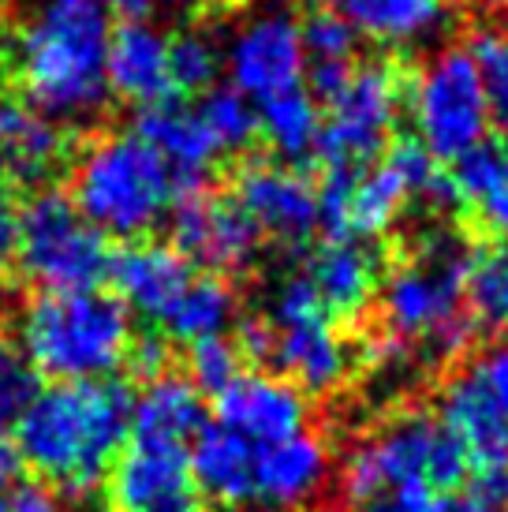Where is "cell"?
<instances>
[{"label":"cell","instance_id":"cell-1","mask_svg":"<svg viewBox=\"0 0 508 512\" xmlns=\"http://www.w3.org/2000/svg\"><path fill=\"white\" fill-rule=\"evenodd\" d=\"M131 389L124 382L49 385L15 419L19 460L49 486L86 494L109 475L131 430Z\"/></svg>","mask_w":508,"mask_h":512},{"label":"cell","instance_id":"cell-2","mask_svg":"<svg viewBox=\"0 0 508 512\" xmlns=\"http://www.w3.org/2000/svg\"><path fill=\"white\" fill-rule=\"evenodd\" d=\"M109 12L101 0H49L15 38V68L30 109L79 120L109 101Z\"/></svg>","mask_w":508,"mask_h":512},{"label":"cell","instance_id":"cell-3","mask_svg":"<svg viewBox=\"0 0 508 512\" xmlns=\"http://www.w3.org/2000/svg\"><path fill=\"white\" fill-rule=\"evenodd\" d=\"M131 311L105 292H42L19 318V348L38 378L105 382L127 363Z\"/></svg>","mask_w":508,"mask_h":512},{"label":"cell","instance_id":"cell-4","mask_svg":"<svg viewBox=\"0 0 508 512\" xmlns=\"http://www.w3.org/2000/svg\"><path fill=\"white\" fill-rule=\"evenodd\" d=\"M75 210L101 236L135 243L169 217L176 202V180L169 165L139 135H109L86 146L71 180Z\"/></svg>","mask_w":508,"mask_h":512},{"label":"cell","instance_id":"cell-5","mask_svg":"<svg viewBox=\"0 0 508 512\" xmlns=\"http://www.w3.org/2000/svg\"><path fill=\"white\" fill-rule=\"evenodd\" d=\"M426 483L449 494L467 483V456L434 415L404 412L363 441L344 468V498L355 509L389 486Z\"/></svg>","mask_w":508,"mask_h":512},{"label":"cell","instance_id":"cell-6","mask_svg":"<svg viewBox=\"0 0 508 512\" xmlns=\"http://www.w3.org/2000/svg\"><path fill=\"white\" fill-rule=\"evenodd\" d=\"M109 255V240L75 210L71 195L42 187L23 202L15 266L42 292H94L109 273Z\"/></svg>","mask_w":508,"mask_h":512},{"label":"cell","instance_id":"cell-7","mask_svg":"<svg viewBox=\"0 0 508 512\" xmlns=\"http://www.w3.org/2000/svg\"><path fill=\"white\" fill-rule=\"evenodd\" d=\"M471 255L475 247H467L449 232L430 236L419 258L400 266L381 288L385 329L400 341H423L430 348L445 329L464 322V285Z\"/></svg>","mask_w":508,"mask_h":512},{"label":"cell","instance_id":"cell-8","mask_svg":"<svg viewBox=\"0 0 508 512\" xmlns=\"http://www.w3.org/2000/svg\"><path fill=\"white\" fill-rule=\"evenodd\" d=\"M404 101L411 105L415 139L438 161H460L479 143H486L490 105L482 75L467 49H441L411 79Z\"/></svg>","mask_w":508,"mask_h":512},{"label":"cell","instance_id":"cell-9","mask_svg":"<svg viewBox=\"0 0 508 512\" xmlns=\"http://www.w3.org/2000/svg\"><path fill=\"white\" fill-rule=\"evenodd\" d=\"M404 94H408V83L389 60L355 68L344 94L325 105L314 161H322L325 169L329 165H352V169L374 165V157L389 146Z\"/></svg>","mask_w":508,"mask_h":512},{"label":"cell","instance_id":"cell-10","mask_svg":"<svg viewBox=\"0 0 508 512\" xmlns=\"http://www.w3.org/2000/svg\"><path fill=\"white\" fill-rule=\"evenodd\" d=\"M187 449L191 445L127 438L109 468V512H202Z\"/></svg>","mask_w":508,"mask_h":512},{"label":"cell","instance_id":"cell-11","mask_svg":"<svg viewBox=\"0 0 508 512\" xmlns=\"http://www.w3.org/2000/svg\"><path fill=\"white\" fill-rule=\"evenodd\" d=\"M225 68L232 90L254 105L277 98L284 90L303 86L307 75V49H303V27L288 12H262L232 38L225 53Z\"/></svg>","mask_w":508,"mask_h":512},{"label":"cell","instance_id":"cell-12","mask_svg":"<svg viewBox=\"0 0 508 512\" xmlns=\"http://www.w3.org/2000/svg\"><path fill=\"white\" fill-rule=\"evenodd\" d=\"M169 232L172 247L187 262H202L217 273L247 270L262 251V232L236 206V199H217L210 191H195L172 202Z\"/></svg>","mask_w":508,"mask_h":512},{"label":"cell","instance_id":"cell-13","mask_svg":"<svg viewBox=\"0 0 508 512\" xmlns=\"http://www.w3.org/2000/svg\"><path fill=\"white\" fill-rule=\"evenodd\" d=\"M236 206L254 228L284 247H303L318 228V195L303 172L254 161L236 172Z\"/></svg>","mask_w":508,"mask_h":512},{"label":"cell","instance_id":"cell-14","mask_svg":"<svg viewBox=\"0 0 508 512\" xmlns=\"http://www.w3.org/2000/svg\"><path fill=\"white\" fill-rule=\"evenodd\" d=\"M217 419L221 427L236 430L251 445L266 449L307 430V397L281 374L243 370L225 393H217Z\"/></svg>","mask_w":508,"mask_h":512},{"label":"cell","instance_id":"cell-15","mask_svg":"<svg viewBox=\"0 0 508 512\" xmlns=\"http://www.w3.org/2000/svg\"><path fill=\"white\" fill-rule=\"evenodd\" d=\"M438 423L464 449L467 479L486 471H508V412L482 389L471 370L456 374L441 389Z\"/></svg>","mask_w":508,"mask_h":512},{"label":"cell","instance_id":"cell-16","mask_svg":"<svg viewBox=\"0 0 508 512\" xmlns=\"http://www.w3.org/2000/svg\"><path fill=\"white\" fill-rule=\"evenodd\" d=\"M135 135L169 165L172 180H176V199L206 191V176H210L221 146L213 143L198 109L180 105L176 98L150 105L135 120Z\"/></svg>","mask_w":508,"mask_h":512},{"label":"cell","instance_id":"cell-17","mask_svg":"<svg viewBox=\"0 0 508 512\" xmlns=\"http://www.w3.org/2000/svg\"><path fill=\"white\" fill-rule=\"evenodd\" d=\"M191 277H195L191 262L172 243L154 240L124 243L120 251L109 255V273H105V281L113 285V296L127 311H139L157 322L176 303V296L191 285Z\"/></svg>","mask_w":508,"mask_h":512},{"label":"cell","instance_id":"cell-18","mask_svg":"<svg viewBox=\"0 0 508 512\" xmlns=\"http://www.w3.org/2000/svg\"><path fill=\"white\" fill-rule=\"evenodd\" d=\"M109 94L135 101L142 109L172 101L169 79V38L150 23H120L109 34V57H105Z\"/></svg>","mask_w":508,"mask_h":512},{"label":"cell","instance_id":"cell-19","mask_svg":"<svg viewBox=\"0 0 508 512\" xmlns=\"http://www.w3.org/2000/svg\"><path fill=\"white\" fill-rule=\"evenodd\" d=\"M191 475L202 498L217 501L221 509H247L254 505V468H258V445L240 438L236 430L221 423H206L198 430L191 449Z\"/></svg>","mask_w":508,"mask_h":512},{"label":"cell","instance_id":"cell-20","mask_svg":"<svg viewBox=\"0 0 508 512\" xmlns=\"http://www.w3.org/2000/svg\"><path fill=\"white\" fill-rule=\"evenodd\" d=\"M269 363L281 370L284 382H292L299 393H329L348 378L352 348L333 329V322L322 318L311 326L273 329Z\"/></svg>","mask_w":508,"mask_h":512},{"label":"cell","instance_id":"cell-21","mask_svg":"<svg viewBox=\"0 0 508 512\" xmlns=\"http://www.w3.org/2000/svg\"><path fill=\"white\" fill-rule=\"evenodd\" d=\"M68 161V135L45 113L0 101V172L15 184H42Z\"/></svg>","mask_w":508,"mask_h":512},{"label":"cell","instance_id":"cell-22","mask_svg":"<svg viewBox=\"0 0 508 512\" xmlns=\"http://www.w3.org/2000/svg\"><path fill=\"white\" fill-rule=\"evenodd\" d=\"M329 453L318 434H292L284 441H273L258 449V468H254V501L269 509H296L325 483Z\"/></svg>","mask_w":508,"mask_h":512},{"label":"cell","instance_id":"cell-23","mask_svg":"<svg viewBox=\"0 0 508 512\" xmlns=\"http://www.w3.org/2000/svg\"><path fill=\"white\" fill-rule=\"evenodd\" d=\"M307 281L322 299L325 314L355 318L374 299L378 255L359 240H325L307 258Z\"/></svg>","mask_w":508,"mask_h":512},{"label":"cell","instance_id":"cell-24","mask_svg":"<svg viewBox=\"0 0 508 512\" xmlns=\"http://www.w3.org/2000/svg\"><path fill=\"white\" fill-rule=\"evenodd\" d=\"M452 202L475 217L482 232L508 240V146L479 143L471 154L452 161L449 172Z\"/></svg>","mask_w":508,"mask_h":512},{"label":"cell","instance_id":"cell-25","mask_svg":"<svg viewBox=\"0 0 508 512\" xmlns=\"http://www.w3.org/2000/svg\"><path fill=\"white\" fill-rule=\"evenodd\" d=\"M202 427H206V400H202V393L187 378L165 374V378L146 385V393L131 404L127 438L191 445Z\"/></svg>","mask_w":508,"mask_h":512},{"label":"cell","instance_id":"cell-26","mask_svg":"<svg viewBox=\"0 0 508 512\" xmlns=\"http://www.w3.org/2000/svg\"><path fill=\"white\" fill-rule=\"evenodd\" d=\"M355 34L381 45H419L449 27V0H344Z\"/></svg>","mask_w":508,"mask_h":512},{"label":"cell","instance_id":"cell-27","mask_svg":"<svg viewBox=\"0 0 508 512\" xmlns=\"http://www.w3.org/2000/svg\"><path fill=\"white\" fill-rule=\"evenodd\" d=\"M258 131L269 143V150L281 157L288 169L299 172L318 154V135H322L318 101L303 86L258 101Z\"/></svg>","mask_w":508,"mask_h":512},{"label":"cell","instance_id":"cell-28","mask_svg":"<svg viewBox=\"0 0 508 512\" xmlns=\"http://www.w3.org/2000/svg\"><path fill=\"white\" fill-rule=\"evenodd\" d=\"M408 187L400 180V172L381 157L367 169H359L348 199V217H344V236L348 240H378L396 225V217L408 206Z\"/></svg>","mask_w":508,"mask_h":512},{"label":"cell","instance_id":"cell-29","mask_svg":"<svg viewBox=\"0 0 508 512\" xmlns=\"http://www.w3.org/2000/svg\"><path fill=\"white\" fill-rule=\"evenodd\" d=\"M232 318H236V296H232L228 281H221L217 273H206V277H191V285L161 314V326L169 329V337L176 341L198 344L221 337L232 326Z\"/></svg>","mask_w":508,"mask_h":512},{"label":"cell","instance_id":"cell-30","mask_svg":"<svg viewBox=\"0 0 508 512\" xmlns=\"http://www.w3.org/2000/svg\"><path fill=\"white\" fill-rule=\"evenodd\" d=\"M464 303L475 329H486V333H497L508 341V243L475 247Z\"/></svg>","mask_w":508,"mask_h":512},{"label":"cell","instance_id":"cell-31","mask_svg":"<svg viewBox=\"0 0 508 512\" xmlns=\"http://www.w3.org/2000/svg\"><path fill=\"white\" fill-rule=\"evenodd\" d=\"M225 68V53L210 34H176L169 38V79L172 94H210Z\"/></svg>","mask_w":508,"mask_h":512},{"label":"cell","instance_id":"cell-32","mask_svg":"<svg viewBox=\"0 0 508 512\" xmlns=\"http://www.w3.org/2000/svg\"><path fill=\"white\" fill-rule=\"evenodd\" d=\"M198 116L221 150H243L258 135V105L232 86H213L210 94H202Z\"/></svg>","mask_w":508,"mask_h":512},{"label":"cell","instance_id":"cell-33","mask_svg":"<svg viewBox=\"0 0 508 512\" xmlns=\"http://www.w3.org/2000/svg\"><path fill=\"white\" fill-rule=\"evenodd\" d=\"M467 53L475 60L482 75V90H486V105H490V124L501 128L508 139V30L505 27H486L479 30Z\"/></svg>","mask_w":508,"mask_h":512},{"label":"cell","instance_id":"cell-34","mask_svg":"<svg viewBox=\"0 0 508 512\" xmlns=\"http://www.w3.org/2000/svg\"><path fill=\"white\" fill-rule=\"evenodd\" d=\"M385 161L400 172L408 195L426 199V202H452L449 172H441V161L430 154L419 139H400V143H393V150L385 154Z\"/></svg>","mask_w":508,"mask_h":512},{"label":"cell","instance_id":"cell-35","mask_svg":"<svg viewBox=\"0 0 508 512\" xmlns=\"http://www.w3.org/2000/svg\"><path fill=\"white\" fill-rule=\"evenodd\" d=\"M187 367H191V378H187V382L195 385L202 397H217V393H225L228 385L243 374V356L236 352L232 341L210 337V341L191 344Z\"/></svg>","mask_w":508,"mask_h":512},{"label":"cell","instance_id":"cell-36","mask_svg":"<svg viewBox=\"0 0 508 512\" xmlns=\"http://www.w3.org/2000/svg\"><path fill=\"white\" fill-rule=\"evenodd\" d=\"M42 393V378L23 356V348L0 333V423L19 419L27 404Z\"/></svg>","mask_w":508,"mask_h":512},{"label":"cell","instance_id":"cell-37","mask_svg":"<svg viewBox=\"0 0 508 512\" xmlns=\"http://www.w3.org/2000/svg\"><path fill=\"white\" fill-rule=\"evenodd\" d=\"M303 27V49H307V60H352L355 49V27L348 23L344 12H333V8H318V12L299 23Z\"/></svg>","mask_w":508,"mask_h":512},{"label":"cell","instance_id":"cell-38","mask_svg":"<svg viewBox=\"0 0 508 512\" xmlns=\"http://www.w3.org/2000/svg\"><path fill=\"white\" fill-rule=\"evenodd\" d=\"M269 326L273 329H292V326H311L329 318L322 307V299L314 292V285L307 281V273H292L284 277L277 292H273V307H269Z\"/></svg>","mask_w":508,"mask_h":512},{"label":"cell","instance_id":"cell-39","mask_svg":"<svg viewBox=\"0 0 508 512\" xmlns=\"http://www.w3.org/2000/svg\"><path fill=\"white\" fill-rule=\"evenodd\" d=\"M438 490H430L426 483H408V486H389L381 490L378 498H370L367 505H359L355 512H441Z\"/></svg>","mask_w":508,"mask_h":512},{"label":"cell","instance_id":"cell-40","mask_svg":"<svg viewBox=\"0 0 508 512\" xmlns=\"http://www.w3.org/2000/svg\"><path fill=\"white\" fill-rule=\"evenodd\" d=\"M355 75V64L352 60H307V94H311L314 101H322V105H329V101H337L340 94H344V86L352 83Z\"/></svg>","mask_w":508,"mask_h":512},{"label":"cell","instance_id":"cell-41","mask_svg":"<svg viewBox=\"0 0 508 512\" xmlns=\"http://www.w3.org/2000/svg\"><path fill=\"white\" fill-rule=\"evenodd\" d=\"M127 367L135 370L146 385L165 378V370H169V344H165V337H157V333L135 337L131 348H127Z\"/></svg>","mask_w":508,"mask_h":512},{"label":"cell","instance_id":"cell-42","mask_svg":"<svg viewBox=\"0 0 508 512\" xmlns=\"http://www.w3.org/2000/svg\"><path fill=\"white\" fill-rule=\"evenodd\" d=\"M471 374L479 378L482 389L508 412V341L494 344L490 352H482V356L475 359Z\"/></svg>","mask_w":508,"mask_h":512},{"label":"cell","instance_id":"cell-43","mask_svg":"<svg viewBox=\"0 0 508 512\" xmlns=\"http://www.w3.org/2000/svg\"><path fill=\"white\" fill-rule=\"evenodd\" d=\"M19 210L23 202L15 199L8 184H0V273H8L19 258Z\"/></svg>","mask_w":508,"mask_h":512},{"label":"cell","instance_id":"cell-44","mask_svg":"<svg viewBox=\"0 0 508 512\" xmlns=\"http://www.w3.org/2000/svg\"><path fill=\"white\" fill-rule=\"evenodd\" d=\"M8 512H60V498L49 483H42V479H27V483H19L12 490Z\"/></svg>","mask_w":508,"mask_h":512},{"label":"cell","instance_id":"cell-45","mask_svg":"<svg viewBox=\"0 0 508 512\" xmlns=\"http://www.w3.org/2000/svg\"><path fill=\"white\" fill-rule=\"evenodd\" d=\"M236 352L243 359H269L273 352V326H269V318H243L240 326H236Z\"/></svg>","mask_w":508,"mask_h":512},{"label":"cell","instance_id":"cell-46","mask_svg":"<svg viewBox=\"0 0 508 512\" xmlns=\"http://www.w3.org/2000/svg\"><path fill=\"white\" fill-rule=\"evenodd\" d=\"M408 356H411V344L400 341V337H393L389 329L367 344V359L378 370H400L404 363H408Z\"/></svg>","mask_w":508,"mask_h":512},{"label":"cell","instance_id":"cell-47","mask_svg":"<svg viewBox=\"0 0 508 512\" xmlns=\"http://www.w3.org/2000/svg\"><path fill=\"white\" fill-rule=\"evenodd\" d=\"M23 468V460H19V445H15V434L8 423H0V486L12 483L15 475Z\"/></svg>","mask_w":508,"mask_h":512},{"label":"cell","instance_id":"cell-48","mask_svg":"<svg viewBox=\"0 0 508 512\" xmlns=\"http://www.w3.org/2000/svg\"><path fill=\"white\" fill-rule=\"evenodd\" d=\"M105 12H116L120 23H146V15L154 8V0H101Z\"/></svg>","mask_w":508,"mask_h":512},{"label":"cell","instance_id":"cell-49","mask_svg":"<svg viewBox=\"0 0 508 512\" xmlns=\"http://www.w3.org/2000/svg\"><path fill=\"white\" fill-rule=\"evenodd\" d=\"M441 512H490V509H482L479 501L467 498V501H449V505H445Z\"/></svg>","mask_w":508,"mask_h":512},{"label":"cell","instance_id":"cell-50","mask_svg":"<svg viewBox=\"0 0 508 512\" xmlns=\"http://www.w3.org/2000/svg\"><path fill=\"white\" fill-rule=\"evenodd\" d=\"M12 57V38H8V30H4V23H0V64Z\"/></svg>","mask_w":508,"mask_h":512},{"label":"cell","instance_id":"cell-51","mask_svg":"<svg viewBox=\"0 0 508 512\" xmlns=\"http://www.w3.org/2000/svg\"><path fill=\"white\" fill-rule=\"evenodd\" d=\"M154 4H165V8H184V4H195V0H154Z\"/></svg>","mask_w":508,"mask_h":512},{"label":"cell","instance_id":"cell-52","mask_svg":"<svg viewBox=\"0 0 508 512\" xmlns=\"http://www.w3.org/2000/svg\"><path fill=\"white\" fill-rule=\"evenodd\" d=\"M490 8H497V12H508V0H486Z\"/></svg>","mask_w":508,"mask_h":512},{"label":"cell","instance_id":"cell-53","mask_svg":"<svg viewBox=\"0 0 508 512\" xmlns=\"http://www.w3.org/2000/svg\"><path fill=\"white\" fill-rule=\"evenodd\" d=\"M311 4H322V8H333V4H344V0H311Z\"/></svg>","mask_w":508,"mask_h":512},{"label":"cell","instance_id":"cell-54","mask_svg":"<svg viewBox=\"0 0 508 512\" xmlns=\"http://www.w3.org/2000/svg\"><path fill=\"white\" fill-rule=\"evenodd\" d=\"M0 512H8V498L4 494H0Z\"/></svg>","mask_w":508,"mask_h":512},{"label":"cell","instance_id":"cell-55","mask_svg":"<svg viewBox=\"0 0 508 512\" xmlns=\"http://www.w3.org/2000/svg\"><path fill=\"white\" fill-rule=\"evenodd\" d=\"M501 512H508V509H501Z\"/></svg>","mask_w":508,"mask_h":512}]
</instances>
